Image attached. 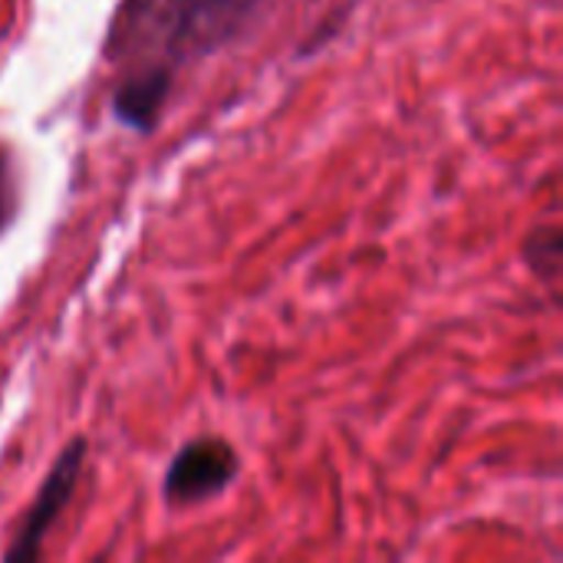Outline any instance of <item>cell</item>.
<instances>
[{
	"label": "cell",
	"instance_id": "1",
	"mask_svg": "<svg viewBox=\"0 0 563 563\" xmlns=\"http://www.w3.org/2000/svg\"><path fill=\"white\" fill-rule=\"evenodd\" d=\"M261 0H132L125 23L135 33H148L152 43L178 53H198L218 46L234 33Z\"/></svg>",
	"mask_w": 563,
	"mask_h": 563
},
{
	"label": "cell",
	"instance_id": "2",
	"mask_svg": "<svg viewBox=\"0 0 563 563\" xmlns=\"http://www.w3.org/2000/svg\"><path fill=\"white\" fill-rule=\"evenodd\" d=\"M234 475H238L234 449L221 439H198L175 455L165 475V498L172 505L208 501L218 492H224Z\"/></svg>",
	"mask_w": 563,
	"mask_h": 563
},
{
	"label": "cell",
	"instance_id": "3",
	"mask_svg": "<svg viewBox=\"0 0 563 563\" xmlns=\"http://www.w3.org/2000/svg\"><path fill=\"white\" fill-rule=\"evenodd\" d=\"M82 455H86V442L82 439L69 442V449L59 452L56 465L49 468V475L40 485V495H36L30 515L23 518L20 531H16L13 548L7 551V561H30V558H36V551L43 544V534L56 525V518L63 515V508L69 505V498L76 492Z\"/></svg>",
	"mask_w": 563,
	"mask_h": 563
},
{
	"label": "cell",
	"instance_id": "4",
	"mask_svg": "<svg viewBox=\"0 0 563 563\" xmlns=\"http://www.w3.org/2000/svg\"><path fill=\"white\" fill-rule=\"evenodd\" d=\"M168 89H172V66L155 63V66L135 69L115 89V99H112L115 119L135 132H148L158 122V112L168 99Z\"/></svg>",
	"mask_w": 563,
	"mask_h": 563
},
{
	"label": "cell",
	"instance_id": "5",
	"mask_svg": "<svg viewBox=\"0 0 563 563\" xmlns=\"http://www.w3.org/2000/svg\"><path fill=\"white\" fill-rule=\"evenodd\" d=\"M16 198H13V168H10V155L0 145V234L7 231L10 218H13Z\"/></svg>",
	"mask_w": 563,
	"mask_h": 563
}]
</instances>
